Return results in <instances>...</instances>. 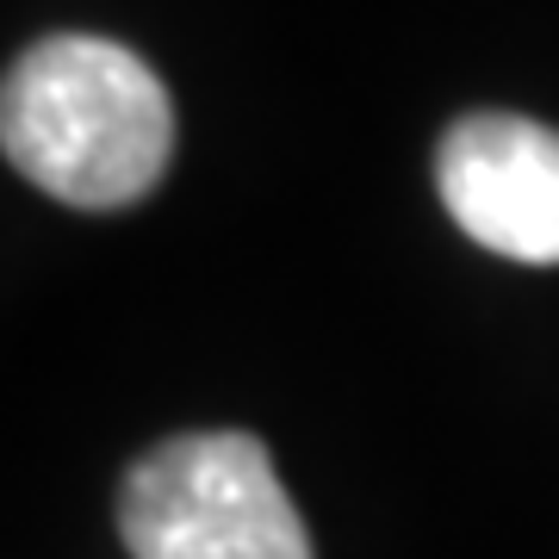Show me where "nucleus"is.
Returning a JSON list of instances; mask_svg holds the SVG:
<instances>
[{"instance_id": "obj_2", "label": "nucleus", "mask_w": 559, "mask_h": 559, "mask_svg": "<svg viewBox=\"0 0 559 559\" xmlns=\"http://www.w3.org/2000/svg\"><path fill=\"white\" fill-rule=\"evenodd\" d=\"M119 535L131 559H311L274 460L242 429L175 436L124 473Z\"/></svg>"}, {"instance_id": "obj_3", "label": "nucleus", "mask_w": 559, "mask_h": 559, "mask_svg": "<svg viewBox=\"0 0 559 559\" xmlns=\"http://www.w3.org/2000/svg\"><path fill=\"white\" fill-rule=\"evenodd\" d=\"M448 218L491 255L559 261V131L522 112H466L436 150Z\"/></svg>"}, {"instance_id": "obj_1", "label": "nucleus", "mask_w": 559, "mask_h": 559, "mask_svg": "<svg viewBox=\"0 0 559 559\" xmlns=\"http://www.w3.org/2000/svg\"><path fill=\"white\" fill-rule=\"evenodd\" d=\"M0 143L25 180L81 212L156 193L175 156V100L138 50L87 32L32 44L7 69Z\"/></svg>"}]
</instances>
